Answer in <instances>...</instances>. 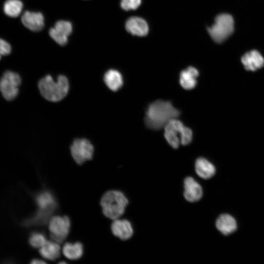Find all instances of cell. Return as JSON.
Masks as SVG:
<instances>
[{"instance_id":"7","label":"cell","mask_w":264,"mask_h":264,"mask_svg":"<svg viewBox=\"0 0 264 264\" xmlns=\"http://www.w3.org/2000/svg\"><path fill=\"white\" fill-rule=\"evenodd\" d=\"M70 221L68 217L54 216L50 218L48 222L50 236L52 240L61 243L68 235Z\"/></svg>"},{"instance_id":"15","label":"cell","mask_w":264,"mask_h":264,"mask_svg":"<svg viewBox=\"0 0 264 264\" xmlns=\"http://www.w3.org/2000/svg\"><path fill=\"white\" fill-rule=\"evenodd\" d=\"M111 229L113 234L122 240L130 239L133 234L131 223L126 220H114Z\"/></svg>"},{"instance_id":"13","label":"cell","mask_w":264,"mask_h":264,"mask_svg":"<svg viewBox=\"0 0 264 264\" xmlns=\"http://www.w3.org/2000/svg\"><path fill=\"white\" fill-rule=\"evenodd\" d=\"M241 62L245 69L248 71H255L264 66L263 56L256 50H251L244 54L241 58Z\"/></svg>"},{"instance_id":"17","label":"cell","mask_w":264,"mask_h":264,"mask_svg":"<svg viewBox=\"0 0 264 264\" xmlns=\"http://www.w3.org/2000/svg\"><path fill=\"white\" fill-rule=\"evenodd\" d=\"M195 170L197 175L203 179H209L215 174L214 165L203 157L198 158L195 162Z\"/></svg>"},{"instance_id":"22","label":"cell","mask_w":264,"mask_h":264,"mask_svg":"<svg viewBox=\"0 0 264 264\" xmlns=\"http://www.w3.org/2000/svg\"><path fill=\"white\" fill-rule=\"evenodd\" d=\"M23 4L20 0H7L3 5L4 13L8 16L16 18L19 16L22 11Z\"/></svg>"},{"instance_id":"21","label":"cell","mask_w":264,"mask_h":264,"mask_svg":"<svg viewBox=\"0 0 264 264\" xmlns=\"http://www.w3.org/2000/svg\"><path fill=\"white\" fill-rule=\"evenodd\" d=\"M63 253L67 259L76 260L81 257L83 254V246L82 243L77 242L74 243H66L63 247Z\"/></svg>"},{"instance_id":"27","label":"cell","mask_w":264,"mask_h":264,"mask_svg":"<svg viewBox=\"0 0 264 264\" xmlns=\"http://www.w3.org/2000/svg\"><path fill=\"white\" fill-rule=\"evenodd\" d=\"M44 263H45L44 261H42L39 259H34L32 260V261L31 262V264H44Z\"/></svg>"},{"instance_id":"2","label":"cell","mask_w":264,"mask_h":264,"mask_svg":"<svg viewBox=\"0 0 264 264\" xmlns=\"http://www.w3.org/2000/svg\"><path fill=\"white\" fill-rule=\"evenodd\" d=\"M38 87L44 98L51 102H58L67 94L69 83L64 75H59L55 81L50 75H48L40 80Z\"/></svg>"},{"instance_id":"8","label":"cell","mask_w":264,"mask_h":264,"mask_svg":"<svg viewBox=\"0 0 264 264\" xmlns=\"http://www.w3.org/2000/svg\"><path fill=\"white\" fill-rule=\"evenodd\" d=\"M72 156L75 161L81 165L92 158L94 148L87 139H76L70 147Z\"/></svg>"},{"instance_id":"10","label":"cell","mask_w":264,"mask_h":264,"mask_svg":"<svg viewBox=\"0 0 264 264\" xmlns=\"http://www.w3.org/2000/svg\"><path fill=\"white\" fill-rule=\"evenodd\" d=\"M184 126L182 122L176 118L171 119L164 126V137L169 144L174 149L179 146L180 133Z\"/></svg>"},{"instance_id":"4","label":"cell","mask_w":264,"mask_h":264,"mask_svg":"<svg viewBox=\"0 0 264 264\" xmlns=\"http://www.w3.org/2000/svg\"><path fill=\"white\" fill-rule=\"evenodd\" d=\"M38 210L30 219L33 224H45L56 209L57 202L53 195L48 191H44L37 195L36 199Z\"/></svg>"},{"instance_id":"3","label":"cell","mask_w":264,"mask_h":264,"mask_svg":"<svg viewBox=\"0 0 264 264\" xmlns=\"http://www.w3.org/2000/svg\"><path fill=\"white\" fill-rule=\"evenodd\" d=\"M128 203L124 194L116 190L105 193L100 201L104 215L112 220L118 219L123 214Z\"/></svg>"},{"instance_id":"16","label":"cell","mask_w":264,"mask_h":264,"mask_svg":"<svg viewBox=\"0 0 264 264\" xmlns=\"http://www.w3.org/2000/svg\"><path fill=\"white\" fill-rule=\"evenodd\" d=\"M199 72L197 69L193 66H189L180 72L179 83L185 89H193L197 85V78Z\"/></svg>"},{"instance_id":"9","label":"cell","mask_w":264,"mask_h":264,"mask_svg":"<svg viewBox=\"0 0 264 264\" xmlns=\"http://www.w3.org/2000/svg\"><path fill=\"white\" fill-rule=\"evenodd\" d=\"M72 31V25L70 22L60 20L56 22L54 26L51 28L49 34L51 38L61 45H66L68 37Z\"/></svg>"},{"instance_id":"24","label":"cell","mask_w":264,"mask_h":264,"mask_svg":"<svg viewBox=\"0 0 264 264\" xmlns=\"http://www.w3.org/2000/svg\"><path fill=\"white\" fill-rule=\"evenodd\" d=\"M192 138V131L189 128L184 126L180 133V143L187 145L191 142Z\"/></svg>"},{"instance_id":"1","label":"cell","mask_w":264,"mask_h":264,"mask_svg":"<svg viewBox=\"0 0 264 264\" xmlns=\"http://www.w3.org/2000/svg\"><path fill=\"white\" fill-rule=\"evenodd\" d=\"M179 114L180 111L170 102L157 100L148 106L144 121L148 128L157 130L164 127L171 119L176 118Z\"/></svg>"},{"instance_id":"20","label":"cell","mask_w":264,"mask_h":264,"mask_svg":"<svg viewBox=\"0 0 264 264\" xmlns=\"http://www.w3.org/2000/svg\"><path fill=\"white\" fill-rule=\"evenodd\" d=\"M41 255L47 260L55 261L61 254V247L59 243L55 241H47L39 249Z\"/></svg>"},{"instance_id":"18","label":"cell","mask_w":264,"mask_h":264,"mask_svg":"<svg viewBox=\"0 0 264 264\" xmlns=\"http://www.w3.org/2000/svg\"><path fill=\"white\" fill-rule=\"evenodd\" d=\"M217 229L223 234L228 235L237 229V223L235 219L228 214H222L216 222Z\"/></svg>"},{"instance_id":"14","label":"cell","mask_w":264,"mask_h":264,"mask_svg":"<svg viewBox=\"0 0 264 264\" xmlns=\"http://www.w3.org/2000/svg\"><path fill=\"white\" fill-rule=\"evenodd\" d=\"M126 30L133 35L146 36L149 32L147 22L143 19L138 17H132L126 22Z\"/></svg>"},{"instance_id":"6","label":"cell","mask_w":264,"mask_h":264,"mask_svg":"<svg viewBox=\"0 0 264 264\" xmlns=\"http://www.w3.org/2000/svg\"><path fill=\"white\" fill-rule=\"evenodd\" d=\"M21 83L18 74L11 71L5 72L0 79V91L3 97L8 101L14 100L18 94Z\"/></svg>"},{"instance_id":"23","label":"cell","mask_w":264,"mask_h":264,"mask_svg":"<svg viewBox=\"0 0 264 264\" xmlns=\"http://www.w3.org/2000/svg\"><path fill=\"white\" fill-rule=\"evenodd\" d=\"M47 242L45 237L40 233H33L29 238V243L35 248H41Z\"/></svg>"},{"instance_id":"11","label":"cell","mask_w":264,"mask_h":264,"mask_svg":"<svg viewBox=\"0 0 264 264\" xmlns=\"http://www.w3.org/2000/svg\"><path fill=\"white\" fill-rule=\"evenodd\" d=\"M184 197L189 202L199 200L202 196V190L200 184L192 177L188 176L184 180Z\"/></svg>"},{"instance_id":"5","label":"cell","mask_w":264,"mask_h":264,"mask_svg":"<svg viewBox=\"0 0 264 264\" xmlns=\"http://www.w3.org/2000/svg\"><path fill=\"white\" fill-rule=\"evenodd\" d=\"M234 30V19L231 15L227 13L218 15L214 23L207 28L209 35L217 43L226 40L233 33Z\"/></svg>"},{"instance_id":"25","label":"cell","mask_w":264,"mask_h":264,"mask_svg":"<svg viewBox=\"0 0 264 264\" xmlns=\"http://www.w3.org/2000/svg\"><path fill=\"white\" fill-rule=\"evenodd\" d=\"M141 0H121L120 6L126 11L136 9L140 5Z\"/></svg>"},{"instance_id":"26","label":"cell","mask_w":264,"mask_h":264,"mask_svg":"<svg viewBox=\"0 0 264 264\" xmlns=\"http://www.w3.org/2000/svg\"><path fill=\"white\" fill-rule=\"evenodd\" d=\"M11 51L10 44L6 41L0 38V59L2 56L9 54Z\"/></svg>"},{"instance_id":"12","label":"cell","mask_w":264,"mask_h":264,"mask_svg":"<svg viewBox=\"0 0 264 264\" xmlns=\"http://www.w3.org/2000/svg\"><path fill=\"white\" fill-rule=\"evenodd\" d=\"M22 22L25 27L32 31H39L44 27V20L40 12L26 11L22 15Z\"/></svg>"},{"instance_id":"19","label":"cell","mask_w":264,"mask_h":264,"mask_svg":"<svg viewBox=\"0 0 264 264\" xmlns=\"http://www.w3.org/2000/svg\"><path fill=\"white\" fill-rule=\"evenodd\" d=\"M104 81L109 89L113 91L119 90L123 86V77L115 69H109L104 74Z\"/></svg>"}]
</instances>
